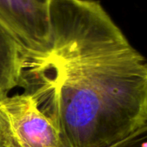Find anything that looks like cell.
Returning <instances> with one entry per match:
<instances>
[{"label":"cell","mask_w":147,"mask_h":147,"mask_svg":"<svg viewBox=\"0 0 147 147\" xmlns=\"http://www.w3.org/2000/svg\"><path fill=\"white\" fill-rule=\"evenodd\" d=\"M0 147H62L54 122L35 98L23 94L0 99Z\"/></svg>","instance_id":"obj_2"},{"label":"cell","mask_w":147,"mask_h":147,"mask_svg":"<svg viewBox=\"0 0 147 147\" xmlns=\"http://www.w3.org/2000/svg\"><path fill=\"white\" fill-rule=\"evenodd\" d=\"M37 2H39L40 4H42V5H49V2L51 0H36Z\"/></svg>","instance_id":"obj_6"},{"label":"cell","mask_w":147,"mask_h":147,"mask_svg":"<svg viewBox=\"0 0 147 147\" xmlns=\"http://www.w3.org/2000/svg\"><path fill=\"white\" fill-rule=\"evenodd\" d=\"M24 62L22 48L0 29V99L8 96L11 90L20 86Z\"/></svg>","instance_id":"obj_4"},{"label":"cell","mask_w":147,"mask_h":147,"mask_svg":"<svg viewBox=\"0 0 147 147\" xmlns=\"http://www.w3.org/2000/svg\"><path fill=\"white\" fill-rule=\"evenodd\" d=\"M50 45L24 54L20 86L62 147H107L147 122V60L98 0H51Z\"/></svg>","instance_id":"obj_1"},{"label":"cell","mask_w":147,"mask_h":147,"mask_svg":"<svg viewBox=\"0 0 147 147\" xmlns=\"http://www.w3.org/2000/svg\"><path fill=\"white\" fill-rule=\"evenodd\" d=\"M107 147H147V122L123 139Z\"/></svg>","instance_id":"obj_5"},{"label":"cell","mask_w":147,"mask_h":147,"mask_svg":"<svg viewBox=\"0 0 147 147\" xmlns=\"http://www.w3.org/2000/svg\"><path fill=\"white\" fill-rule=\"evenodd\" d=\"M0 29L24 54H42L50 45L49 5L36 0H0Z\"/></svg>","instance_id":"obj_3"}]
</instances>
